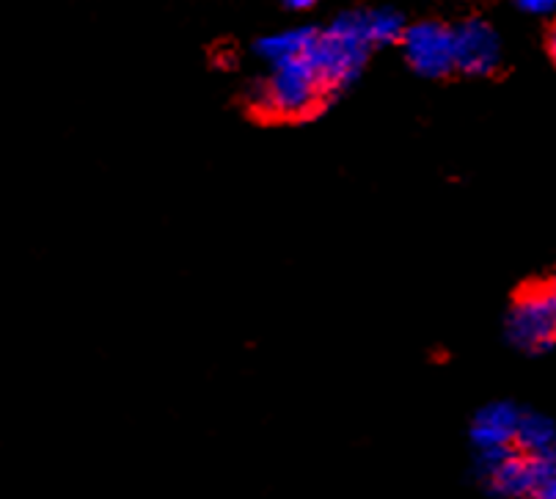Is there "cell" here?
I'll return each mask as SVG.
<instances>
[{
  "label": "cell",
  "instance_id": "6da1fadb",
  "mask_svg": "<svg viewBox=\"0 0 556 499\" xmlns=\"http://www.w3.org/2000/svg\"><path fill=\"white\" fill-rule=\"evenodd\" d=\"M251 111L270 122H306L323 111L333 95L317 66L301 59L270 66L265 78L251 89Z\"/></svg>",
  "mask_w": 556,
  "mask_h": 499
},
{
  "label": "cell",
  "instance_id": "7a4b0ae2",
  "mask_svg": "<svg viewBox=\"0 0 556 499\" xmlns=\"http://www.w3.org/2000/svg\"><path fill=\"white\" fill-rule=\"evenodd\" d=\"M369 53L372 42L364 25V12H348L337 17L326 30L314 34L312 48L306 50L308 61L317 66L333 97L342 95L362 75Z\"/></svg>",
  "mask_w": 556,
  "mask_h": 499
},
{
  "label": "cell",
  "instance_id": "3957f363",
  "mask_svg": "<svg viewBox=\"0 0 556 499\" xmlns=\"http://www.w3.org/2000/svg\"><path fill=\"white\" fill-rule=\"evenodd\" d=\"M509 342L523 353H545L556 345V303L548 287H527L507 315Z\"/></svg>",
  "mask_w": 556,
  "mask_h": 499
},
{
  "label": "cell",
  "instance_id": "277c9868",
  "mask_svg": "<svg viewBox=\"0 0 556 499\" xmlns=\"http://www.w3.org/2000/svg\"><path fill=\"white\" fill-rule=\"evenodd\" d=\"M405 61L421 78H446L455 70V28L444 23H414L400 39Z\"/></svg>",
  "mask_w": 556,
  "mask_h": 499
},
{
  "label": "cell",
  "instance_id": "5b68a950",
  "mask_svg": "<svg viewBox=\"0 0 556 499\" xmlns=\"http://www.w3.org/2000/svg\"><path fill=\"white\" fill-rule=\"evenodd\" d=\"M502 66V39L485 20H466L455 28V70L468 78H488Z\"/></svg>",
  "mask_w": 556,
  "mask_h": 499
},
{
  "label": "cell",
  "instance_id": "8992f818",
  "mask_svg": "<svg viewBox=\"0 0 556 499\" xmlns=\"http://www.w3.org/2000/svg\"><path fill=\"white\" fill-rule=\"evenodd\" d=\"M477 477L498 499H529L532 494V461L521 450L477 456Z\"/></svg>",
  "mask_w": 556,
  "mask_h": 499
},
{
  "label": "cell",
  "instance_id": "52a82bcc",
  "mask_svg": "<svg viewBox=\"0 0 556 499\" xmlns=\"http://www.w3.org/2000/svg\"><path fill=\"white\" fill-rule=\"evenodd\" d=\"M518 420L521 409L507 400L482 406L471 420L468 439H471L477 456H491V452L515 450V434H518Z\"/></svg>",
  "mask_w": 556,
  "mask_h": 499
},
{
  "label": "cell",
  "instance_id": "ba28073f",
  "mask_svg": "<svg viewBox=\"0 0 556 499\" xmlns=\"http://www.w3.org/2000/svg\"><path fill=\"white\" fill-rule=\"evenodd\" d=\"M314 34H317V28H290L281 30V34L262 36L260 42L254 45V53L265 59L270 66L285 64V61L301 59L312 48Z\"/></svg>",
  "mask_w": 556,
  "mask_h": 499
},
{
  "label": "cell",
  "instance_id": "9c48e42d",
  "mask_svg": "<svg viewBox=\"0 0 556 499\" xmlns=\"http://www.w3.org/2000/svg\"><path fill=\"white\" fill-rule=\"evenodd\" d=\"M556 447V425L551 416L540 414V411H521L518 420V434H515V450L527 452V456H538V452Z\"/></svg>",
  "mask_w": 556,
  "mask_h": 499
},
{
  "label": "cell",
  "instance_id": "30bf717a",
  "mask_svg": "<svg viewBox=\"0 0 556 499\" xmlns=\"http://www.w3.org/2000/svg\"><path fill=\"white\" fill-rule=\"evenodd\" d=\"M364 25H367V36L372 48H380V45H400L405 28H408L403 14L389 7L364 12Z\"/></svg>",
  "mask_w": 556,
  "mask_h": 499
},
{
  "label": "cell",
  "instance_id": "8fae6325",
  "mask_svg": "<svg viewBox=\"0 0 556 499\" xmlns=\"http://www.w3.org/2000/svg\"><path fill=\"white\" fill-rule=\"evenodd\" d=\"M532 461V494L529 499H556V447L529 456Z\"/></svg>",
  "mask_w": 556,
  "mask_h": 499
},
{
  "label": "cell",
  "instance_id": "7c38bea8",
  "mask_svg": "<svg viewBox=\"0 0 556 499\" xmlns=\"http://www.w3.org/2000/svg\"><path fill=\"white\" fill-rule=\"evenodd\" d=\"M515 7L534 17H545V14L556 12V0H515Z\"/></svg>",
  "mask_w": 556,
  "mask_h": 499
},
{
  "label": "cell",
  "instance_id": "4fadbf2b",
  "mask_svg": "<svg viewBox=\"0 0 556 499\" xmlns=\"http://www.w3.org/2000/svg\"><path fill=\"white\" fill-rule=\"evenodd\" d=\"M281 7L290 12H306V9L317 7V0H281Z\"/></svg>",
  "mask_w": 556,
  "mask_h": 499
},
{
  "label": "cell",
  "instance_id": "5bb4252c",
  "mask_svg": "<svg viewBox=\"0 0 556 499\" xmlns=\"http://www.w3.org/2000/svg\"><path fill=\"white\" fill-rule=\"evenodd\" d=\"M545 50H548L551 61L556 64V20L548 25V34H545Z\"/></svg>",
  "mask_w": 556,
  "mask_h": 499
},
{
  "label": "cell",
  "instance_id": "9a60e30c",
  "mask_svg": "<svg viewBox=\"0 0 556 499\" xmlns=\"http://www.w3.org/2000/svg\"><path fill=\"white\" fill-rule=\"evenodd\" d=\"M545 287H548L551 298H554V303H556V271H554V276H551V279H548V285H545Z\"/></svg>",
  "mask_w": 556,
  "mask_h": 499
}]
</instances>
